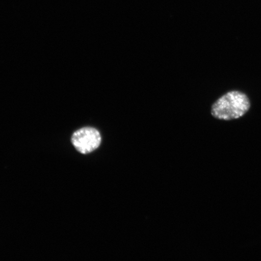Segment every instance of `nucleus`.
Here are the masks:
<instances>
[{"label":"nucleus","mask_w":261,"mask_h":261,"mask_svg":"<svg viewBox=\"0 0 261 261\" xmlns=\"http://www.w3.org/2000/svg\"><path fill=\"white\" fill-rule=\"evenodd\" d=\"M71 142L78 152L87 154L99 148L102 142V136L97 129L84 127L73 133Z\"/></svg>","instance_id":"f03ea898"},{"label":"nucleus","mask_w":261,"mask_h":261,"mask_svg":"<svg viewBox=\"0 0 261 261\" xmlns=\"http://www.w3.org/2000/svg\"><path fill=\"white\" fill-rule=\"evenodd\" d=\"M250 107V100L246 94L237 91H230L213 104L211 114L219 120L237 119L243 116Z\"/></svg>","instance_id":"f257e3e1"}]
</instances>
